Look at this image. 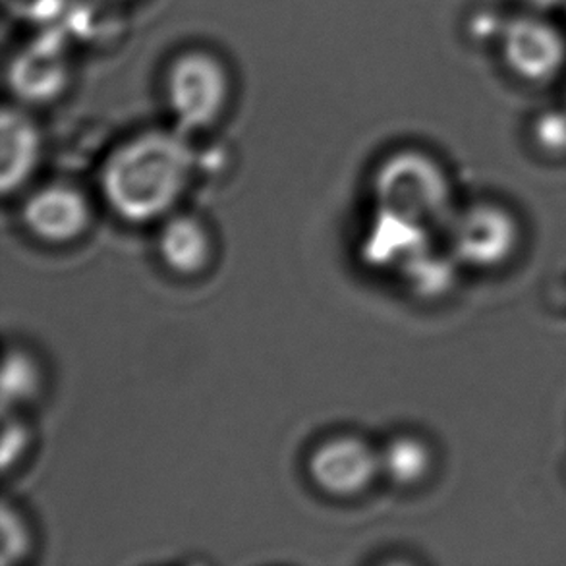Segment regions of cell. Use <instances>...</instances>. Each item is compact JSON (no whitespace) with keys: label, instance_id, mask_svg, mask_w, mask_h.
<instances>
[{"label":"cell","instance_id":"cell-4","mask_svg":"<svg viewBox=\"0 0 566 566\" xmlns=\"http://www.w3.org/2000/svg\"><path fill=\"white\" fill-rule=\"evenodd\" d=\"M307 470L323 493L354 497L368 490L381 472V454L360 437H333L312 452Z\"/></svg>","mask_w":566,"mask_h":566},{"label":"cell","instance_id":"cell-16","mask_svg":"<svg viewBox=\"0 0 566 566\" xmlns=\"http://www.w3.org/2000/svg\"><path fill=\"white\" fill-rule=\"evenodd\" d=\"M530 8H534V10H553V8L560 7V4H565L566 0H524Z\"/></svg>","mask_w":566,"mask_h":566},{"label":"cell","instance_id":"cell-2","mask_svg":"<svg viewBox=\"0 0 566 566\" xmlns=\"http://www.w3.org/2000/svg\"><path fill=\"white\" fill-rule=\"evenodd\" d=\"M381 213L428 229L443 221L449 209V185L441 169L426 155L405 151L390 157L377 172Z\"/></svg>","mask_w":566,"mask_h":566},{"label":"cell","instance_id":"cell-3","mask_svg":"<svg viewBox=\"0 0 566 566\" xmlns=\"http://www.w3.org/2000/svg\"><path fill=\"white\" fill-rule=\"evenodd\" d=\"M229 93V74L211 54L196 51L172 62L167 95L172 115L186 130H203L217 123Z\"/></svg>","mask_w":566,"mask_h":566},{"label":"cell","instance_id":"cell-8","mask_svg":"<svg viewBox=\"0 0 566 566\" xmlns=\"http://www.w3.org/2000/svg\"><path fill=\"white\" fill-rule=\"evenodd\" d=\"M66 76L69 70L61 46L54 41H39L15 56L10 85L22 99L45 103L62 92Z\"/></svg>","mask_w":566,"mask_h":566},{"label":"cell","instance_id":"cell-12","mask_svg":"<svg viewBox=\"0 0 566 566\" xmlns=\"http://www.w3.org/2000/svg\"><path fill=\"white\" fill-rule=\"evenodd\" d=\"M41 376L38 364L31 360L28 354L12 350L4 358V371H2V405L4 412L10 406L30 402L38 395Z\"/></svg>","mask_w":566,"mask_h":566},{"label":"cell","instance_id":"cell-11","mask_svg":"<svg viewBox=\"0 0 566 566\" xmlns=\"http://www.w3.org/2000/svg\"><path fill=\"white\" fill-rule=\"evenodd\" d=\"M431 467L428 447L416 437L392 439L381 452V472L397 485H416L428 475Z\"/></svg>","mask_w":566,"mask_h":566},{"label":"cell","instance_id":"cell-15","mask_svg":"<svg viewBox=\"0 0 566 566\" xmlns=\"http://www.w3.org/2000/svg\"><path fill=\"white\" fill-rule=\"evenodd\" d=\"M30 443V433L23 426L22 421L12 420L8 413H4V433H2V468H8L15 464V460L22 457L23 451L28 449Z\"/></svg>","mask_w":566,"mask_h":566},{"label":"cell","instance_id":"cell-14","mask_svg":"<svg viewBox=\"0 0 566 566\" xmlns=\"http://www.w3.org/2000/svg\"><path fill=\"white\" fill-rule=\"evenodd\" d=\"M537 146L553 155L566 154V111H545L534 123Z\"/></svg>","mask_w":566,"mask_h":566},{"label":"cell","instance_id":"cell-5","mask_svg":"<svg viewBox=\"0 0 566 566\" xmlns=\"http://www.w3.org/2000/svg\"><path fill=\"white\" fill-rule=\"evenodd\" d=\"M499 41L506 66L526 82H545L565 64L566 45L559 31L534 15L506 22Z\"/></svg>","mask_w":566,"mask_h":566},{"label":"cell","instance_id":"cell-7","mask_svg":"<svg viewBox=\"0 0 566 566\" xmlns=\"http://www.w3.org/2000/svg\"><path fill=\"white\" fill-rule=\"evenodd\" d=\"M90 221V203L74 186H46L23 206L25 227L33 237L49 244H69L84 234Z\"/></svg>","mask_w":566,"mask_h":566},{"label":"cell","instance_id":"cell-9","mask_svg":"<svg viewBox=\"0 0 566 566\" xmlns=\"http://www.w3.org/2000/svg\"><path fill=\"white\" fill-rule=\"evenodd\" d=\"M0 182L2 191L10 193L18 190L28 180L38 165L39 132L28 115L15 108H4L2 126H0Z\"/></svg>","mask_w":566,"mask_h":566},{"label":"cell","instance_id":"cell-1","mask_svg":"<svg viewBox=\"0 0 566 566\" xmlns=\"http://www.w3.org/2000/svg\"><path fill=\"white\" fill-rule=\"evenodd\" d=\"M193 155L169 132H146L118 147L103 170V191L123 219L146 222L167 213L190 180Z\"/></svg>","mask_w":566,"mask_h":566},{"label":"cell","instance_id":"cell-6","mask_svg":"<svg viewBox=\"0 0 566 566\" xmlns=\"http://www.w3.org/2000/svg\"><path fill=\"white\" fill-rule=\"evenodd\" d=\"M518 229L513 217L493 206H478L452 230V250L470 268H497L514 252Z\"/></svg>","mask_w":566,"mask_h":566},{"label":"cell","instance_id":"cell-13","mask_svg":"<svg viewBox=\"0 0 566 566\" xmlns=\"http://www.w3.org/2000/svg\"><path fill=\"white\" fill-rule=\"evenodd\" d=\"M0 530H2V544H0V565L8 566L18 563L28 555L30 549V532L22 516L15 513L12 506L2 505L0 516Z\"/></svg>","mask_w":566,"mask_h":566},{"label":"cell","instance_id":"cell-10","mask_svg":"<svg viewBox=\"0 0 566 566\" xmlns=\"http://www.w3.org/2000/svg\"><path fill=\"white\" fill-rule=\"evenodd\" d=\"M159 253L170 271L178 275H198L211 261V237L193 217H175L159 237Z\"/></svg>","mask_w":566,"mask_h":566}]
</instances>
